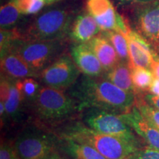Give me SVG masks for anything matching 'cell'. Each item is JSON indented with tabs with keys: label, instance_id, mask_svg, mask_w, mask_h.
<instances>
[{
	"label": "cell",
	"instance_id": "obj_19",
	"mask_svg": "<svg viewBox=\"0 0 159 159\" xmlns=\"http://www.w3.org/2000/svg\"><path fill=\"white\" fill-rule=\"evenodd\" d=\"M101 33L110 41L114 47L119 61L121 62L130 63L129 47L127 37L122 33L116 30L101 31Z\"/></svg>",
	"mask_w": 159,
	"mask_h": 159
},
{
	"label": "cell",
	"instance_id": "obj_22",
	"mask_svg": "<svg viewBox=\"0 0 159 159\" xmlns=\"http://www.w3.org/2000/svg\"><path fill=\"white\" fill-rule=\"evenodd\" d=\"M21 13L13 2L5 4L0 10V27L1 29H12L21 18Z\"/></svg>",
	"mask_w": 159,
	"mask_h": 159
},
{
	"label": "cell",
	"instance_id": "obj_30",
	"mask_svg": "<svg viewBox=\"0 0 159 159\" xmlns=\"http://www.w3.org/2000/svg\"><path fill=\"white\" fill-rule=\"evenodd\" d=\"M144 99L148 104L155 107L159 110V97L152 94H148L145 95Z\"/></svg>",
	"mask_w": 159,
	"mask_h": 159
},
{
	"label": "cell",
	"instance_id": "obj_9",
	"mask_svg": "<svg viewBox=\"0 0 159 159\" xmlns=\"http://www.w3.org/2000/svg\"><path fill=\"white\" fill-rule=\"evenodd\" d=\"M80 70L71 57L63 55L41 71V80L47 86L65 89L77 82Z\"/></svg>",
	"mask_w": 159,
	"mask_h": 159
},
{
	"label": "cell",
	"instance_id": "obj_29",
	"mask_svg": "<svg viewBox=\"0 0 159 159\" xmlns=\"http://www.w3.org/2000/svg\"><path fill=\"white\" fill-rule=\"evenodd\" d=\"M151 70L152 71L155 77L159 79V54L155 52L152 57V65H151Z\"/></svg>",
	"mask_w": 159,
	"mask_h": 159
},
{
	"label": "cell",
	"instance_id": "obj_18",
	"mask_svg": "<svg viewBox=\"0 0 159 159\" xmlns=\"http://www.w3.org/2000/svg\"><path fill=\"white\" fill-rule=\"evenodd\" d=\"M63 139V150L74 159H107L90 144L69 139Z\"/></svg>",
	"mask_w": 159,
	"mask_h": 159
},
{
	"label": "cell",
	"instance_id": "obj_12",
	"mask_svg": "<svg viewBox=\"0 0 159 159\" xmlns=\"http://www.w3.org/2000/svg\"><path fill=\"white\" fill-rule=\"evenodd\" d=\"M120 115L125 122L144 139L149 148L159 151V130L141 114L136 106L129 112Z\"/></svg>",
	"mask_w": 159,
	"mask_h": 159
},
{
	"label": "cell",
	"instance_id": "obj_36",
	"mask_svg": "<svg viewBox=\"0 0 159 159\" xmlns=\"http://www.w3.org/2000/svg\"><path fill=\"white\" fill-rule=\"evenodd\" d=\"M158 130H159V128H158Z\"/></svg>",
	"mask_w": 159,
	"mask_h": 159
},
{
	"label": "cell",
	"instance_id": "obj_7",
	"mask_svg": "<svg viewBox=\"0 0 159 159\" xmlns=\"http://www.w3.org/2000/svg\"><path fill=\"white\" fill-rule=\"evenodd\" d=\"M56 144V137L33 128L21 133L14 148L20 159H46L54 154Z\"/></svg>",
	"mask_w": 159,
	"mask_h": 159
},
{
	"label": "cell",
	"instance_id": "obj_28",
	"mask_svg": "<svg viewBox=\"0 0 159 159\" xmlns=\"http://www.w3.org/2000/svg\"><path fill=\"white\" fill-rule=\"evenodd\" d=\"M15 148L9 144H2L0 149V159H19Z\"/></svg>",
	"mask_w": 159,
	"mask_h": 159
},
{
	"label": "cell",
	"instance_id": "obj_33",
	"mask_svg": "<svg viewBox=\"0 0 159 159\" xmlns=\"http://www.w3.org/2000/svg\"><path fill=\"white\" fill-rule=\"evenodd\" d=\"M61 1H62V0H44L46 5H52V4L57 3V2H61Z\"/></svg>",
	"mask_w": 159,
	"mask_h": 159
},
{
	"label": "cell",
	"instance_id": "obj_20",
	"mask_svg": "<svg viewBox=\"0 0 159 159\" xmlns=\"http://www.w3.org/2000/svg\"><path fill=\"white\" fill-rule=\"evenodd\" d=\"M131 77L136 95L149 91L155 79L152 70L142 67H130Z\"/></svg>",
	"mask_w": 159,
	"mask_h": 159
},
{
	"label": "cell",
	"instance_id": "obj_25",
	"mask_svg": "<svg viewBox=\"0 0 159 159\" xmlns=\"http://www.w3.org/2000/svg\"><path fill=\"white\" fill-rule=\"evenodd\" d=\"M135 106L139 109L141 114L144 117L151 125L159 128V110L152 106L143 99L136 98Z\"/></svg>",
	"mask_w": 159,
	"mask_h": 159
},
{
	"label": "cell",
	"instance_id": "obj_37",
	"mask_svg": "<svg viewBox=\"0 0 159 159\" xmlns=\"http://www.w3.org/2000/svg\"><path fill=\"white\" fill-rule=\"evenodd\" d=\"M19 159H20V158H19Z\"/></svg>",
	"mask_w": 159,
	"mask_h": 159
},
{
	"label": "cell",
	"instance_id": "obj_2",
	"mask_svg": "<svg viewBox=\"0 0 159 159\" xmlns=\"http://www.w3.org/2000/svg\"><path fill=\"white\" fill-rule=\"evenodd\" d=\"M62 137L90 144L107 159H128L139 149L138 145L134 143L98 133L81 123H76L67 128Z\"/></svg>",
	"mask_w": 159,
	"mask_h": 159
},
{
	"label": "cell",
	"instance_id": "obj_17",
	"mask_svg": "<svg viewBox=\"0 0 159 159\" xmlns=\"http://www.w3.org/2000/svg\"><path fill=\"white\" fill-rule=\"evenodd\" d=\"M105 79L111 81L119 88L136 94L131 77L130 63L120 61L114 68L107 71Z\"/></svg>",
	"mask_w": 159,
	"mask_h": 159
},
{
	"label": "cell",
	"instance_id": "obj_27",
	"mask_svg": "<svg viewBox=\"0 0 159 159\" xmlns=\"http://www.w3.org/2000/svg\"><path fill=\"white\" fill-rule=\"evenodd\" d=\"M128 159H159V151L149 147L138 149L130 156Z\"/></svg>",
	"mask_w": 159,
	"mask_h": 159
},
{
	"label": "cell",
	"instance_id": "obj_35",
	"mask_svg": "<svg viewBox=\"0 0 159 159\" xmlns=\"http://www.w3.org/2000/svg\"><path fill=\"white\" fill-rule=\"evenodd\" d=\"M158 54H159V49H158Z\"/></svg>",
	"mask_w": 159,
	"mask_h": 159
},
{
	"label": "cell",
	"instance_id": "obj_32",
	"mask_svg": "<svg viewBox=\"0 0 159 159\" xmlns=\"http://www.w3.org/2000/svg\"><path fill=\"white\" fill-rule=\"evenodd\" d=\"M119 5H130V4H141L151 2L152 0H116Z\"/></svg>",
	"mask_w": 159,
	"mask_h": 159
},
{
	"label": "cell",
	"instance_id": "obj_15",
	"mask_svg": "<svg viewBox=\"0 0 159 159\" xmlns=\"http://www.w3.org/2000/svg\"><path fill=\"white\" fill-rule=\"evenodd\" d=\"M101 33L96 20L88 12L77 16L71 23L69 35L75 43H87Z\"/></svg>",
	"mask_w": 159,
	"mask_h": 159
},
{
	"label": "cell",
	"instance_id": "obj_5",
	"mask_svg": "<svg viewBox=\"0 0 159 159\" xmlns=\"http://www.w3.org/2000/svg\"><path fill=\"white\" fill-rule=\"evenodd\" d=\"M38 116L47 120H59L72 114L78 106L62 89L41 87L33 100Z\"/></svg>",
	"mask_w": 159,
	"mask_h": 159
},
{
	"label": "cell",
	"instance_id": "obj_21",
	"mask_svg": "<svg viewBox=\"0 0 159 159\" xmlns=\"http://www.w3.org/2000/svg\"><path fill=\"white\" fill-rule=\"evenodd\" d=\"M25 101L22 93L16 84V80H11L9 95L5 102L6 114L8 116L15 117L19 113L21 105Z\"/></svg>",
	"mask_w": 159,
	"mask_h": 159
},
{
	"label": "cell",
	"instance_id": "obj_14",
	"mask_svg": "<svg viewBox=\"0 0 159 159\" xmlns=\"http://www.w3.org/2000/svg\"><path fill=\"white\" fill-rule=\"evenodd\" d=\"M1 75L7 78L19 80L27 77H38L40 74L33 69L22 57L9 51L1 56Z\"/></svg>",
	"mask_w": 159,
	"mask_h": 159
},
{
	"label": "cell",
	"instance_id": "obj_4",
	"mask_svg": "<svg viewBox=\"0 0 159 159\" xmlns=\"http://www.w3.org/2000/svg\"><path fill=\"white\" fill-rule=\"evenodd\" d=\"M64 39L49 41H26L18 39L10 51L16 52L39 74L61 56Z\"/></svg>",
	"mask_w": 159,
	"mask_h": 159
},
{
	"label": "cell",
	"instance_id": "obj_3",
	"mask_svg": "<svg viewBox=\"0 0 159 159\" xmlns=\"http://www.w3.org/2000/svg\"><path fill=\"white\" fill-rule=\"evenodd\" d=\"M72 17L62 8L50 9L38 15L23 31L21 39L26 41L63 40L69 33Z\"/></svg>",
	"mask_w": 159,
	"mask_h": 159
},
{
	"label": "cell",
	"instance_id": "obj_26",
	"mask_svg": "<svg viewBox=\"0 0 159 159\" xmlns=\"http://www.w3.org/2000/svg\"><path fill=\"white\" fill-rule=\"evenodd\" d=\"M22 15L36 14L44 6V0H11Z\"/></svg>",
	"mask_w": 159,
	"mask_h": 159
},
{
	"label": "cell",
	"instance_id": "obj_16",
	"mask_svg": "<svg viewBox=\"0 0 159 159\" xmlns=\"http://www.w3.org/2000/svg\"><path fill=\"white\" fill-rule=\"evenodd\" d=\"M87 43L95 53L105 71L111 70L120 62L114 47L101 33Z\"/></svg>",
	"mask_w": 159,
	"mask_h": 159
},
{
	"label": "cell",
	"instance_id": "obj_8",
	"mask_svg": "<svg viewBox=\"0 0 159 159\" xmlns=\"http://www.w3.org/2000/svg\"><path fill=\"white\" fill-rule=\"evenodd\" d=\"M133 21L138 33L152 46L159 49V0L136 4L133 12Z\"/></svg>",
	"mask_w": 159,
	"mask_h": 159
},
{
	"label": "cell",
	"instance_id": "obj_6",
	"mask_svg": "<svg viewBox=\"0 0 159 159\" xmlns=\"http://www.w3.org/2000/svg\"><path fill=\"white\" fill-rule=\"evenodd\" d=\"M84 122L89 128L101 134L123 139L138 145L133 129L120 114L103 109L91 108L85 116Z\"/></svg>",
	"mask_w": 159,
	"mask_h": 159
},
{
	"label": "cell",
	"instance_id": "obj_23",
	"mask_svg": "<svg viewBox=\"0 0 159 159\" xmlns=\"http://www.w3.org/2000/svg\"><path fill=\"white\" fill-rule=\"evenodd\" d=\"M21 39L19 30L1 29L0 31V52L1 56L11 50L13 45L18 39Z\"/></svg>",
	"mask_w": 159,
	"mask_h": 159
},
{
	"label": "cell",
	"instance_id": "obj_1",
	"mask_svg": "<svg viewBox=\"0 0 159 159\" xmlns=\"http://www.w3.org/2000/svg\"><path fill=\"white\" fill-rule=\"evenodd\" d=\"M85 75L71 89L72 97L80 102L78 108H95L122 114L132 110L136 96L119 88L111 81Z\"/></svg>",
	"mask_w": 159,
	"mask_h": 159
},
{
	"label": "cell",
	"instance_id": "obj_24",
	"mask_svg": "<svg viewBox=\"0 0 159 159\" xmlns=\"http://www.w3.org/2000/svg\"><path fill=\"white\" fill-rule=\"evenodd\" d=\"M16 84L21 90L25 100L33 101L39 94L41 87L33 77H27L16 80Z\"/></svg>",
	"mask_w": 159,
	"mask_h": 159
},
{
	"label": "cell",
	"instance_id": "obj_31",
	"mask_svg": "<svg viewBox=\"0 0 159 159\" xmlns=\"http://www.w3.org/2000/svg\"><path fill=\"white\" fill-rule=\"evenodd\" d=\"M150 94L156 95L159 97V79L155 77V79L151 85L150 89H149Z\"/></svg>",
	"mask_w": 159,
	"mask_h": 159
},
{
	"label": "cell",
	"instance_id": "obj_13",
	"mask_svg": "<svg viewBox=\"0 0 159 159\" xmlns=\"http://www.w3.org/2000/svg\"><path fill=\"white\" fill-rule=\"evenodd\" d=\"M71 57L81 72L89 77H99L104 72L102 64L87 43H75L71 47Z\"/></svg>",
	"mask_w": 159,
	"mask_h": 159
},
{
	"label": "cell",
	"instance_id": "obj_34",
	"mask_svg": "<svg viewBox=\"0 0 159 159\" xmlns=\"http://www.w3.org/2000/svg\"><path fill=\"white\" fill-rule=\"evenodd\" d=\"M46 159H63V158H61V156H59L58 155H56L55 153H54V154L51 155L50 156H49L48 158H46Z\"/></svg>",
	"mask_w": 159,
	"mask_h": 159
},
{
	"label": "cell",
	"instance_id": "obj_11",
	"mask_svg": "<svg viewBox=\"0 0 159 159\" xmlns=\"http://www.w3.org/2000/svg\"><path fill=\"white\" fill-rule=\"evenodd\" d=\"M128 41L130 67H142L151 70L155 52L148 41L138 32L131 29L126 35Z\"/></svg>",
	"mask_w": 159,
	"mask_h": 159
},
{
	"label": "cell",
	"instance_id": "obj_10",
	"mask_svg": "<svg viewBox=\"0 0 159 159\" xmlns=\"http://www.w3.org/2000/svg\"><path fill=\"white\" fill-rule=\"evenodd\" d=\"M85 9L96 20L101 31L116 30L125 36L131 28L115 10L111 0H86Z\"/></svg>",
	"mask_w": 159,
	"mask_h": 159
}]
</instances>
